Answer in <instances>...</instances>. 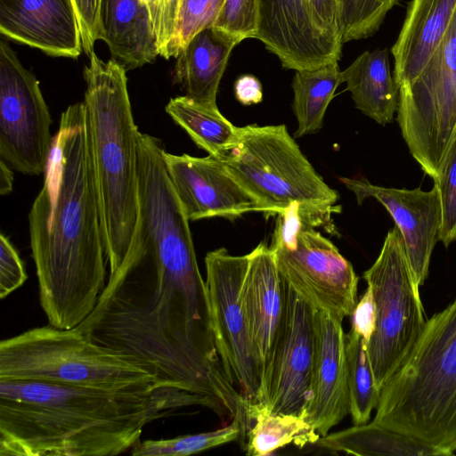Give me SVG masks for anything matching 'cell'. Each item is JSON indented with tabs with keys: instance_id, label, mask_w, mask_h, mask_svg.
<instances>
[{
	"instance_id": "4316f807",
	"label": "cell",
	"mask_w": 456,
	"mask_h": 456,
	"mask_svg": "<svg viewBox=\"0 0 456 456\" xmlns=\"http://www.w3.org/2000/svg\"><path fill=\"white\" fill-rule=\"evenodd\" d=\"M346 349L350 414L354 425H362L370 420L380 393L375 384L367 346L352 330L346 335Z\"/></svg>"
},
{
	"instance_id": "4dcf8cb0",
	"label": "cell",
	"mask_w": 456,
	"mask_h": 456,
	"mask_svg": "<svg viewBox=\"0 0 456 456\" xmlns=\"http://www.w3.org/2000/svg\"><path fill=\"white\" fill-rule=\"evenodd\" d=\"M258 25V0H225L213 27L238 44L256 38Z\"/></svg>"
},
{
	"instance_id": "30bf717a",
	"label": "cell",
	"mask_w": 456,
	"mask_h": 456,
	"mask_svg": "<svg viewBox=\"0 0 456 456\" xmlns=\"http://www.w3.org/2000/svg\"><path fill=\"white\" fill-rule=\"evenodd\" d=\"M205 265L216 350L226 379L247 404L249 419L250 411L260 403L263 375L241 300L248 254L232 256L220 248L207 254Z\"/></svg>"
},
{
	"instance_id": "9a60e30c",
	"label": "cell",
	"mask_w": 456,
	"mask_h": 456,
	"mask_svg": "<svg viewBox=\"0 0 456 456\" xmlns=\"http://www.w3.org/2000/svg\"><path fill=\"white\" fill-rule=\"evenodd\" d=\"M339 181L355 196L361 205L374 198L395 220L404 243L409 265L418 289L428 275L432 251L438 239L442 220L437 185L428 191L387 188L370 183L364 178L339 177Z\"/></svg>"
},
{
	"instance_id": "52a82bcc",
	"label": "cell",
	"mask_w": 456,
	"mask_h": 456,
	"mask_svg": "<svg viewBox=\"0 0 456 456\" xmlns=\"http://www.w3.org/2000/svg\"><path fill=\"white\" fill-rule=\"evenodd\" d=\"M292 204L277 215L269 246L284 281L317 310L344 319L358 301V276L351 263Z\"/></svg>"
},
{
	"instance_id": "7a4b0ae2",
	"label": "cell",
	"mask_w": 456,
	"mask_h": 456,
	"mask_svg": "<svg viewBox=\"0 0 456 456\" xmlns=\"http://www.w3.org/2000/svg\"><path fill=\"white\" fill-rule=\"evenodd\" d=\"M201 395L158 387L108 390L40 380H0V456H113Z\"/></svg>"
},
{
	"instance_id": "f1b7e54d",
	"label": "cell",
	"mask_w": 456,
	"mask_h": 456,
	"mask_svg": "<svg viewBox=\"0 0 456 456\" xmlns=\"http://www.w3.org/2000/svg\"><path fill=\"white\" fill-rule=\"evenodd\" d=\"M225 0H178L173 34L164 58H177L200 31L213 27Z\"/></svg>"
},
{
	"instance_id": "1f68e13d",
	"label": "cell",
	"mask_w": 456,
	"mask_h": 456,
	"mask_svg": "<svg viewBox=\"0 0 456 456\" xmlns=\"http://www.w3.org/2000/svg\"><path fill=\"white\" fill-rule=\"evenodd\" d=\"M342 25L350 29H369L382 24L399 0H338Z\"/></svg>"
},
{
	"instance_id": "d6a6232c",
	"label": "cell",
	"mask_w": 456,
	"mask_h": 456,
	"mask_svg": "<svg viewBox=\"0 0 456 456\" xmlns=\"http://www.w3.org/2000/svg\"><path fill=\"white\" fill-rule=\"evenodd\" d=\"M28 279L23 263L9 239L0 235V298L4 299Z\"/></svg>"
},
{
	"instance_id": "e0dca14e",
	"label": "cell",
	"mask_w": 456,
	"mask_h": 456,
	"mask_svg": "<svg viewBox=\"0 0 456 456\" xmlns=\"http://www.w3.org/2000/svg\"><path fill=\"white\" fill-rule=\"evenodd\" d=\"M0 32L53 57L77 59L83 50L72 0H0Z\"/></svg>"
},
{
	"instance_id": "f35d334b",
	"label": "cell",
	"mask_w": 456,
	"mask_h": 456,
	"mask_svg": "<svg viewBox=\"0 0 456 456\" xmlns=\"http://www.w3.org/2000/svg\"><path fill=\"white\" fill-rule=\"evenodd\" d=\"M148 10L154 31H156L160 13L161 0H139ZM156 35V34H155Z\"/></svg>"
},
{
	"instance_id": "484cf974",
	"label": "cell",
	"mask_w": 456,
	"mask_h": 456,
	"mask_svg": "<svg viewBox=\"0 0 456 456\" xmlns=\"http://www.w3.org/2000/svg\"><path fill=\"white\" fill-rule=\"evenodd\" d=\"M251 420L244 443L250 456L268 455L290 444L301 449L321 437L304 415L273 414L261 408L252 413Z\"/></svg>"
},
{
	"instance_id": "ac0fdd59",
	"label": "cell",
	"mask_w": 456,
	"mask_h": 456,
	"mask_svg": "<svg viewBox=\"0 0 456 456\" xmlns=\"http://www.w3.org/2000/svg\"><path fill=\"white\" fill-rule=\"evenodd\" d=\"M241 300L254 352L262 370L263 390L286 310V281L279 273L273 253L263 242L248 253Z\"/></svg>"
},
{
	"instance_id": "d590c367",
	"label": "cell",
	"mask_w": 456,
	"mask_h": 456,
	"mask_svg": "<svg viewBox=\"0 0 456 456\" xmlns=\"http://www.w3.org/2000/svg\"><path fill=\"white\" fill-rule=\"evenodd\" d=\"M321 28L334 39L342 42L338 0H307Z\"/></svg>"
},
{
	"instance_id": "9c48e42d",
	"label": "cell",
	"mask_w": 456,
	"mask_h": 456,
	"mask_svg": "<svg viewBox=\"0 0 456 456\" xmlns=\"http://www.w3.org/2000/svg\"><path fill=\"white\" fill-rule=\"evenodd\" d=\"M397 121L411 156L435 181L456 131V8L421 73L399 88Z\"/></svg>"
},
{
	"instance_id": "5bb4252c",
	"label": "cell",
	"mask_w": 456,
	"mask_h": 456,
	"mask_svg": "<svg viewBox=\"0 0 456 456\" xmlns=\"http://www.w3.org/2000/svg\"><path fill=\"white\" fill-rule=\"evenodd\" d=\"M166 169L189 221L236 218L261 212L257 201L234 179L219 159L163 152Z\"/></svg>"
},
{
	"instance_id": "83f0119b",
	"label": "cell",
	"mask_w": 456,
	"mask_h": 456,
	"mask_svg": "<svg viewBox=\"0 0 456 456\" xmlns=\"http://www.w3.org/2000/svg\"><path fill=\"white\" fill-rule=\"evenodd\" d=\"M242 437L237 420L214 431L180 436L168 439L144 440L132 449L134 456H187L219 446Z\"/></svg>"
},
{
	"instance_id": "d4e9b609",
	"label": "cell",
	"mask_w": 456,
	"mask_h": 456,
	"mask_svg": "<svg viewBox=\"0 0 456 456\" xmlns=\"http://www.w3.org/2000/svg\"><path fill=\"white\" fill-rule=\"evenodd\" d=\"M342 83L338 60L314 69L296 71L292 81L293 110L298 125L295 138L320 131L326 110Z\"/></svg>"
},
{
	"instance_id": "5b68a950",
	"label": "cell",
	"mask_w": 456,
	"mask_h": 456,
	"mask_svg": "<svg viewBox=\"0 0 456 456\" xmlns=\"http://www.w3.org/2000/svg\"><path fill=\"white\" fill-rule=\"evenodd\" d=\"M240 129L237 145L219 159L261 212L277 216L297 203L330 231L331 216L339 211L338 193L315 171L286 126L253 124Z\"/></svg>"
},
{
	"instance_id": "ffe728a7",
	"label": "cell",
	"mask_w": 456,
	"mask_h": 456,
	"mask_svg": "<svg viewBox=\"0 0 456 456\" xmlns=\"http://www.w3.org/2000/svg\"><path fill=\"white\" fill-rule=\"evenodd\" d=\"M238 43L210 27L197 34L176 58L173 81L185 96L217 109L216 95L232 49Z\"/></svg>"
},
{
	"instance_id": "d6986e66",
	"label": "cell",
	"mask_w": 456,
	"mask_h": 456,
	"mask_svg": "<svg viewBox=\"0 0 456 456\" xmlns=\"http://www.w3.org/2000/svg\"><path fill=\"white\" fill-rule=\"evenodd\" d=\"M456 8V0H411L392 47L394 78L399 88L413 81L439 45Z\"/></svg>"
},
{
	"instance_id": "2e32d148",
	"label": "cell",
	"mask_w": 456,
	"mask_h": 456,
	"mask_svg": "<svg viewBox=\"0 0 456 456\" xmlns=\"http://www.w3.org/2000/svg\"><path fill=\"white\" fill-rule=\"evenodd\" d=\"M342 319L315 311V362L305 419L324 436L350 413L346 334Z\"/></svg>"
},
{
	"instance_id": "6da1fadb",
	"label": "cell",
	"mask_w": 456,
	"mask_h": 456,
	"mask_svg": "<svg viewBox=\"0 0 456 456\" xmlns=\"http://www.w3.org/2000/svg\"><path fill=\"white\" fill-rule=\"evenodd\" d=\"M44 175L28 214L39 301L50 325L73 329L94 311L107 284L84 102L61 113Z\"/></svg>"
},
{
	"instance_id": "4fadbf2b",
	"label": "cell",
	"mask_w": 456,
	"mask_h": 456,
	"mask_svg": "<svg viewBox=\"0 0 456 456\" xmlns=\"http://www.w3.org/2000/svg\"><path fill=\"white\" fill-rule=\"evenodd\" d=\"M285 69H314L339 61L342 43L319 25L307 0H258L256 37Z\"/></svg>"
},
{
	"instance_id": "836d02e7",
	"label": "cell",
	"mask_w": 456,
	"mask_h": 456,
	"mask_svg": "<svg viewBox=\"0 0 456 456\" xmlns=\"http://www.w3.org/2000/svg\"><path fill=\"white\" fill-rule=\"evenodd\" d=\"M77 13L84 52L89 56L97 40H102V0H72Z\"/></svg>"
},
{
	"instance_id": "7c38bea8",
	"label": "cell",
	"mask_w": 456,
	"mask_h": 456,
	"mask_svg": "<svg viewBox=\"0 0 456 456\" xmlns=\"http://www.w3.org/2000/svg\"><path fill=\"white\" fill-rule=\"evenodd\" d=\"M315 311L286 282V310L261 402L273 414L304 415L312 399L315 362ZM252 421V420H251Z\"/></svg>"
},
{
	"instance_id": "8992f818",
	"label": "cell",
	"mask_w": 456,
	"mask_h": 456,
	"mask_svg": "<svg viewBox=\"0 0 456 456\" xmlns=\"http://www.w3.org/2000/svg\"><path fill=\"white\" fill-rule=\"evenodd\" d=\"M9 379L108 390L163 388L133 357L91 341L76 328L50 324L0 342V380Z\"/></svg>"
},
{
	"instance_id": "ab89813d",
	"label": "cell",
	"mask_w": 456,
	"mask_h": 456,
	"mask_svg": "<svg viewBox=\"0 0 456 456\" xmlns=\"http://www.w3.org/2000/svg\"><path fill=\"white\" fill-rule=\"evenodd\" d=\"M339 4V3H338Z\"/></svg>"
},
{
	"instance_id": "8fae6325",
	"label": "cell",
	"mask_w": 456,
	"mask_h": 456,
	"mask_svg": "<svg viewBox=\"0 0 456 456\" xmlns=\"http://www.w3.org/2000/svg\"><path fill=\"white\" fill-rule=\"evenodd\" d=\"M39 82L10 45L0 42V155L14 170L45 174L53 139Z\"/></svg>"
},
{
	"instance_id": "8d00e7d4",
	"label": "cell",
	"mask_w": 456,
	"mask_h": 456,
	"mask_svg": "<svg viewBox=\"0 0 456 456\" xmlns=\"http://www.w3.org/2000/svg\"><path fill=\"white\" fill-rule=\"evenodd\" d=\"M236 99L243 105L256 104L262 102L263 92L260 81L252 75H242L234 84Z\"/></svg>"
},
{
	"instance_id": "603a6c76",
	"label": "cell",
	"mask_w": 456,
	"mask_h": 456,
	"mask_svg": "<svg viewBox=\"0 0 456 456\" xmlns=\"http://www.w3.org/2000/svg\"><path fill=\"white\" fill-rule=\"evenodd\" d=\"M324 450L360 456H448L449 452L374 421L321 436Z\"/></svg>"
},
{
	"instance_id": "44dd1931",
	"label": "cell",
	"mask_w": 456,
	"mask_h": 456,
	"mask_svg": "<svg viewBox=\"0 0 456 456\" xmlns=\"http://www.w3.org/2000/svg\"><path fill=\"white\" fill-rule=\"evenodd\" d=\"M103 40L111 59L126 70L153 62L159 55L152 21L139 0H102Z\"/></svg>"
},
{
	"instance_id": "f546056e",
	"label": "cell",
	"mask_w": 456,
	"mask_h": 456,
	"mask_svg": "<svg viewBox=\"0 0 456 456\" xmlns=\"http://www.w3.org/2000/svg\"><path fill=\"white\" fill-rule=\"evenodd\" d=\"M434 182L438 188L442 209L437 238L448 247L456 240V131Z\"/></svg>"
},
{
	"instance_id": "e575fe53",
	"label": "cell",
	"mask_w": 456,
	"mask_h": 456,
	"mask_svg": "<svg viewBox=\"0 0 456 456\" xmlns=\"http://www.w3.org/2000/svg\"><path fill=\"white\" fill-rule=\"evenodd\" d=\"M350 316L352 317L351 330L362 338L368 347L377 323L376 304L372 289L369 285L357 301Z\"/></svg>"
},
{
	"instance_id": "cb8c5ba5",
	"label": "cell",
	"mask_w": 456,
	"mask_h": 456,
	"mask_svg": "<svg viewBox=\"0 0 456 456\" xmlns=\"http://www.w3.org/2000/svg\"><path fill=\"white\" fill-rule=\"evenodd\" d=\"M166 112L200 149L221 159L238 143L240 129L212 109L196 103L185 95L171 98Z\"/></svg>"
},
{
	"instance_id": "ba28073f",
	"label": "cell",
	"mask_w": 456,
	"mask_h": 456,
	"mask_svg": "<svg viewBox=\"0 0 456 456\" xmlns=\"http://www.w3.org/2000/svg\"><path fill=\"white\" fill-rule=\"evenodd\" d=\"M363 278L376 304V330L367 354L380 393L404 362L427 322L419 289L396 225L387 232L378 258Z\"/></svg>"
},
{
	"instance_id": "7402d4cb",
	"label": "cell",
	"mask_w": 456,
	"mask_h": 456,
	"mask_svg": "<svg viewBox=\"0 0 456 456\" xmlns=\"http://www.w3.org/2000/svg\"><path fill=\"white\" fill-rule=\"evenodd\" d=\"M343 83L355 107L385 126L394 120L399 107V86L392 77L388 51H365L342 71Z\"/></svg>"
},
{
	"instance_id": "74e56055",
	"label": "cell",
	"mask_w": 456,
	"mask_h": 456,
	"mask_svg": "<svg viewBox=\"0 0 456 456\" xmlns=\"http://www.w3.org/2000/svg\"><path fill=\"white\" fill-rule=\"evenodd\" d=\"M14 176L9 165L1 159L0 160V194H9L13 188Z\"/></svg>"
},
{
	"instance_id": "3957f363",
	"label": "cell",
	"mask_w": 456,
	"mask_h": 456,
	"mask_svg": "<svg viewBox=\"0 0 456 456\" xmlns=\"http://www.w3.org/2000/svg\"><path fill=\"white\" fill-rule=\"evenodd\" d=\"M85 67L94 175L109 273L140 242L138 139L127 88L126 69L94 52Z\"/></svg>"
},
{
	"instance_id": "277c9868",
	"label": "cell",
	"mask_w": 456,
	"mask_h": 456,
	"mask_svg": "<svg viewBox=\"0 0 456 456\" xmlns=\"http://www.w3.org/2000/svg\"><path fill=\"white\" fill-rule=\"evenodd\" d=\"M372 421L456 451V297L427 320L400 369L380 391Z\"/></svg>"
}]
</instances>
